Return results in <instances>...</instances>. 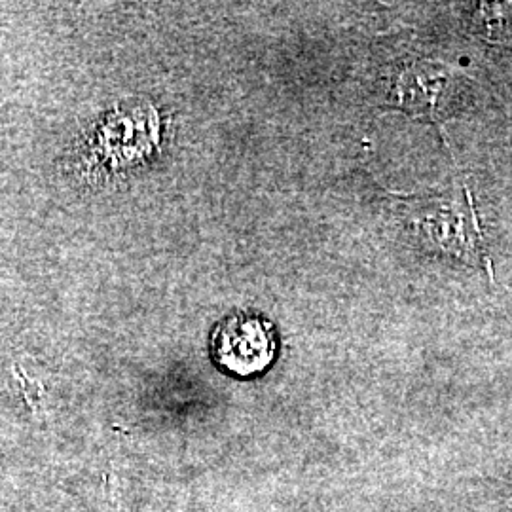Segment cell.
<instances>
[{
	"instance_id": "1",
	"label": "cell",
	"mask_w": 512,
	"mask_h": 512,
	"mask_svg": "<svg viewBox=\"0 0 512 512\" xmlns=\"http://www.w3.org/2000/svg\"><path fill=\"white\" fill-rule=\"evenodd\" d=\"M213 361L239 378H253L270 368L277 355V332L255 313H234L211 334Z\"/></svg>"
},
{
	"instance_id": "2",
	"label": "cell",
	"mask_w": 512,
	"mask_h": 512,
	"mask_svg": "<svg viewBox=\"0 0 512 512\" xmlns=\"http://www.w3.org/2000/svg\"><path fill=\"white\" fill-rule=\"evenodd\" d=\"M505 484H507V486H512L511 482H505Z\"/></svg>"
}]
</instances>
